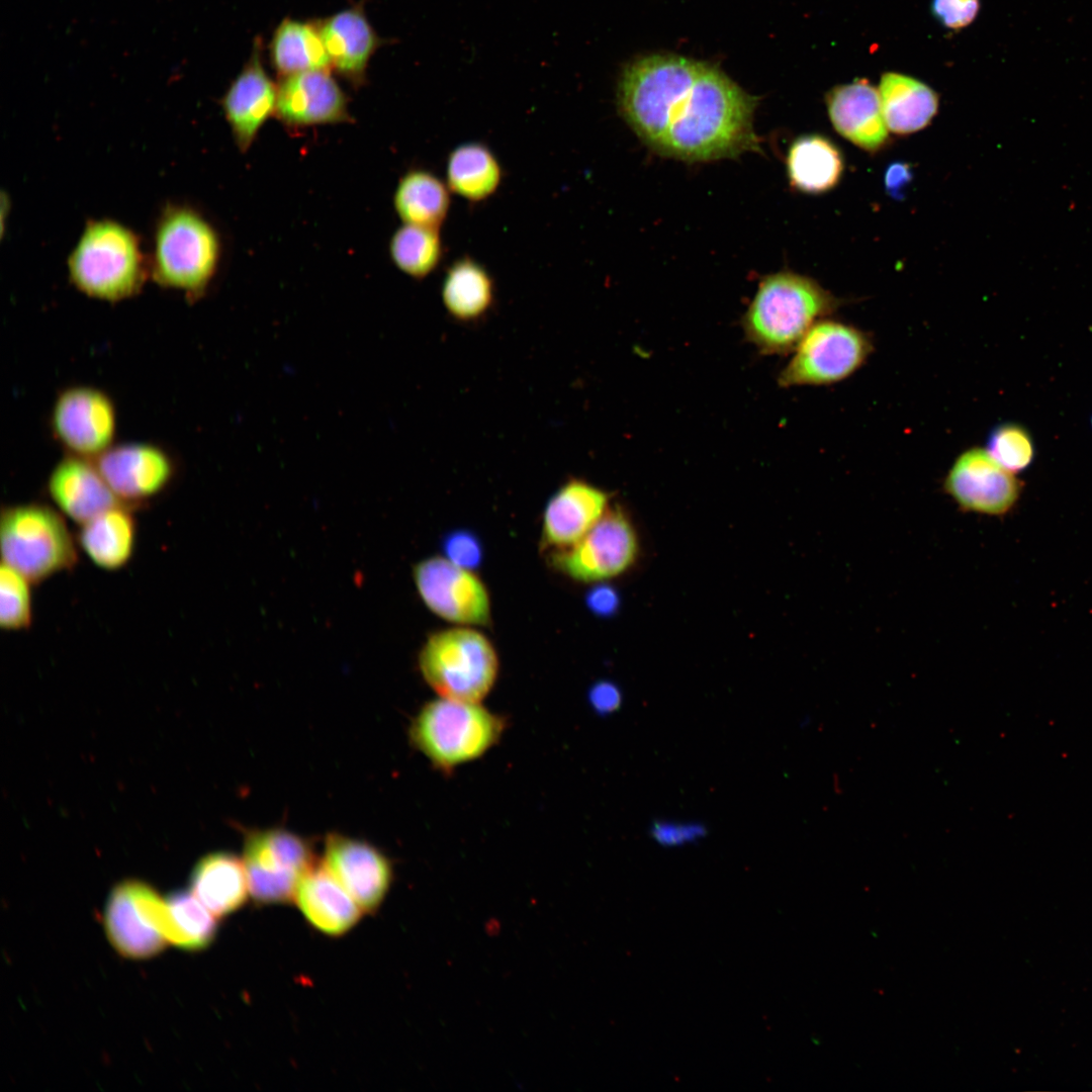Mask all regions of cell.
Returning <instances> with one entry per match:
<instances>
[{"instance_id":"1","label":"cell","mask_w":1092,"mask_h":1092,"mask_svg":"<svg viewBox=\"0 0 1092 1092\" xmlns=\"http://www.w3.org/2000/svg\"><path fill=\"white\" fill-rule=\"evenodd\" d=\"M755 107L754 97L704 64L695 82L671 100L651 150L686 162L760 152L753 128Z\"/></svg>"},{"instance_id":"2","label":"cell","mask_w":1092,"mask_h":1092,"mask_svg":"<svg viewBox=\"0 0 1092 1092\" xmlns=\"http://www.w3.org/2000/svg\"><path fill=\"white\" fill-rule=\"evenodd\" d=\"M843 300L816 280L790 271L765 276L742 317L745 339L762 355L792 353L807 332Z\"/></svg>"},{"instance_id":"3","label":"cell","mask_w":1092,"mask_h":1092,"mask_svg":"<svg viewBox=\"0 0 1092 1092\" xmlns=\"http://www.w3.org/2000/svg\"><path fill=\"white\" fill-rule=\"evenodd\" d=\"M68 265L71 281L81 292L111 302L135 295L148 273L136 237L111 220L86 226Z\"/></svg>"},{"instance_id":"4","label":"cell","mask_w":1092,"mask_h":1092,"mask_svg":"<svg viewBox=\"0 0 1092 1092\" xmlns=\"http://www.w3.org/2000/svg\"><path fill=\"white\" fill-rule=\"evenodd\" d=\"M0 546L2 563L31 583L72 569L78 559L77 541L64 515L41 503L2 508Z\"/></svg>"},{"instance_id":"5","label":"cell","mask_w":1092,"mask_h":1092,"mask_svg":"<svg viewBox=\"0 0 1092 1092\" xmlns=\"http://www.w3.org/2000/svg\"><path fill=\"white\" fill-rule=\"evenodd\" d=\"M505 721L479 703L440 697L414 718L412 743L437 767L449 770L474 760L500 738Z\"/></svg>"},{"instance_id":"6","label":"cell","mask_w":1092,"mask_h":1092,"mask_svg":"<svg viewBox=\"0 0 1092 1092\" xmlns=\"http://www.w3.org/2000/svg\"><path fill=\"white\" fill-rule=\"evenodd\" d=\"M220 254L219 237L202 215L187 207H169L156 230L152 274L161 285L196 299L212 281Z\"/></svg>"},{"instance_id":"7","label":"cell","mask_w":1092,"mask_h":1092,"mask_svg":"<svg viewBox=\"0 0 1092 1092\" xmlns=\"http://www.w3.org/2000/svg\"><path fill=\"white\" fill-rule=\"evenodd\" d=\"M421 673L442 698L480 703L498 673V657L482 633L455 627L429 636L419 655Z\"/></svg>"},{"instance_id":"8","label":"cell","mask_w":1092,"mask_h":1092,"mask_svg":"<svg viewBox=\"0 0 1092 1092\" xmlns=\"http://www.w3.org/2000/svg\"><path fill=\"white\" fill-rule=\"evenodd\" d=\"M703 65L681 57L655 55L625 67L618 82V108L645 146L651 144L672 97L697 78Z\"/></svg>"},{"instance_id":"9","label":"cell","mask_w":1092,"mask_h":1092,"mask_svg":"<svg viewBox=\"0 0 1092 1092\" xmlns=\"http://www.w3.org/2000/svg\"><path fill=\"white\" fill-rule=\"evenodd\" d=\"M874 351L871 336L831 318L818 321L793 351L778 377L780 386L830 385L856 372Z\"/></svg>"},{"instance_id":"10","label":"cell","mask_w":1092,"mask_h":1092,"mask_svg":"<svg viewBox=\"0 0 1092 1092\" xmlns=\"http://www.w3.org/2000/svg\"><path fill=\"white\" fill-rule=\"evenodd\" d=\"M243 856L250 895L259 905L289 903L314 864L308 843L279 828L249 833Z\"/></svg>"},{"instance_id":"11","label":"cell","mask_w":1092,"mask_h":1092,"mask_svg":"<svg viewBox=\"0 0 1092 1092\" xmlns=\"http://www.w3.org/2000/svg\"><path fill=\"white\" fill-rule=\"evenodd\" d=\"M116 413L112 398L102 389L66 387L51 408V433L66 454L95 460L115 444Z\"/></svg>"},{"instance_id":"12","label":"cell","mask_w":1092,"mask_h":1092,"mask_svg":"<svg viewBox=\"0 0 1092 1092\" xmlns=\"http://www.w3.org/2000/svg\"><path fill=\"white\" fill-rule=\"evenodd\" d=\"M638 539L620 509L607 510L593 528L569 548L552 551L551 564L580 582H599L620 575L636 560Z\"/></svg>"},{"instance_id":"13","label":"cell","mask_w":1092,"mask_h":1092,"mask_svg":"<svg viewBox=\"0 0 1092 1092\" xmlns=\"http://www.w3.org/2000/svg\"><path fill=\"white\" fill-rule=\"evenodd\" d=\"M414 580L424 604L442 619L459 625L490 622L488 592L471 569L433 556L414 567Z\"/></svg>"},{"instance_id":"14","label":"cell","mask_w":1092,"mask_h":1092,"mask_svg":"<svg viewBox=\"0 0 1092 1092\" xmlns=\"http://www.w3.org/2000/svg\"><path fill=\"white\" fill-rule=\"evenodd\" d=\"M95 462L115 496L131 508L164 492L177 470L168 451L148 442L113 444Z\"/></svg>"},{"instance_id":"15","label":"cell","mask_w":1092,"mask_h":1092,"mask_svg":"<svg viewBox=\"0 0 1092 1092\" xmlns=\"http://www.w3.org/2000/svg\"><path fill=\"white\" fill-rule=\"evenodd\" d=\"M942 487L963 512L1001 516L1017 502L1021 482L987 449L972 447L956 458Z\"/></svg>"},{"instance_id":"16","label":"cell","mask_w":1092,"mask_h":1092,"mask_svg":"<svg viewBox=\"0 0 1092 1092\" xmlns=\"http://www.w3.org/2000/svg\"><path fill=\"white\" fill-rule=\"evenodd\" d=\"M274 116L292 129L353 120L347 95L324 70L280 77Z\"/></svg>"},{"instance_id":"17","label":"cell","mask_w":1092,"mask_h":1092,"mask_svg":"<svg viewBox=\"0 0 1092 1092\" xmlns=\"http://www.w3.org/2000/svg\"><path fill=\"white\" fill-rule=\"evenodd\" d=\"M324 864L363 912H375L383 902L391 881L387 857L371 844L341 834L328 835Z\"/></svg>"},{"instance_id":"18","label":"cell","mask_w":1092,"mask_h":1092,"mask_svg":"<svg viewBox=\"0 0 1092 1092\" xmlns=\"http://www.w3.org/2000/svg\"><path fill=\"white\" fill-rule=\"evenodd\" d=\"M262 40L255 41L251 57L221 98V107L241 153L252 147L265 122L275 114L277 83L266 73Z\"/></svg>"},{"instance_id":"19","label":"cell","mask_w":1092,"mask_h":1092,"mask_svg":"<svg viewBox=\"0 0 1092 1092\" xmlns=\"http://www.w3.org/2000/svg\"><path fill=\"white\" fill-rule=\"evenodd\" d=\"M46 487L59 512L80 525L122 504L104 480L95 460L76 455L66 454L56 463Z\"/></svg>"},{"instance_id":"20","label":"cell","mask_w":1092,"mask_h":1092,"mask_svg":"<svg viewBox=\"0 0 1092 1092\" xmlns=\"http://www.w3.org/2000/svg\"><path fill=\"white\" fill-rule=\"evenodd\" d=\"M609 494L577 478L569 479L548 500L542 522V546L552 551L577 543L606 513Z\"/></svg>"},{"instance_id":"21","label":"cell","mask_w":1092,"mask_h":1092,"mask_svg":"<svg viewBox=\"0 0 1092 1092\" xmlns=\"http://www.w3.org/2000/svg\"><path fill=\"white\" fill-rule=\"evenodd\" d=\"M316 22L332 71L354 87L363 86L369 62L383 40L370 24L362 2Z\"/></svg>"},{"instance_id":"22","label":"cell","mask_w":1092,"mask_h":1092,"mask_svg":"<svg viewBox=\"0 0 1092 1092\" xmlns=\"http://www.w3.org/2000/svg\"><path fill=\"white\" fill-rule=\"evenodd\" d=\"M825 102L834 129L845 140L869 153L888 145L879 90L870 82L858 79L837 85L826 93Z\"/></svg>"},{"instance_id":"23","label":"cell","mask_w":1092,"mask_h":1092,"mask_svg":"<svg viewBox=\"0 0 1092 1092\" xmlns=\"http://www.w3.org/2000/svg\"><path fill=\"white\" fill-rule=\"evenodd\" d=\"M294 900L305 919L330 936L351 930L363 912L325 864H313L303 875Z\"/></svg>"},{"instance_id":"24","label":"cell","mask_w":1092,"mask_h":1092,"mask_svg":"<svg viewBox=\"0 0 1092 1092\" xmlns=\"http://www.w3.org/2000/svg\"><path fill=\"white\" fill-rule=\"evenodd\" d=\"M77 545L97 567L115 571L131 559L136 542V522L131 507L119 504L80 526Z\"/></svg>"},{"instance_id":"25","label":"cell","mask_w":1092,"mask_h":1092,"mask_svg":"<svg viewBox=\"0 0 1092 1092\" xmlns=\"http://www.w3.org/2000/svg\"><path fill=\"white\" fill-rule=\"evenodd\" d=\"M879 94L889 131L905 135L925 128L938 109V95L927 84L896 72L882 75Z\"/></svg>"},{"instance_id":"26","label":"cell","mask_w":1092,"mask_h":1092,"mask_svg":"<svg viewBox=\"0 0 1092 1092\" xmlns=\"http://www.w3.org/2000/svg\"><path fill=\"white\" fill-rule=\"evenodd\" d=\"M191 891L216 917L238 911L250 894L243 859L229 852L202 857L193 870Z\"/></svg>"},{"instance_id":"27","label":"cell","mask_w":1092,"mask_h":1092,"mask_svg":"<svg viewBox=\"0 0 1092 1092\" xmlns=\"http://www.w3.org/2000/svg\"><path fill=\"white\" fill-rule=\"evenodd\" d=\"M104 925L113 947L128 959L152 958L160 953L168 942L140 913L129 881L118 884L110 893L104 911Z\"/></svg>"},{"instance_id":"28","label":"cell","mask_w":1092,"mask_h":1092,"mask_svg":"<svg viewBox=\"0 0 1092 1092\" xmlns=\"http://www.w3.org/2000/svg\"><path fill=\"white\" fill-rule=\"evenodd\" d=\"M786 166L793 188L807 194H822L838 184L844 162L832 141L820 134H806L791 145Z\"/></svg>"},{"instance_id":"29","label":"cell","mask_w":1092,"mask_h":1092,"mask_svg":"<svg viewBox=\"0 0 1092 1092\" xmlns=\"http://www.w3.org/2000/svg\"><path fill=\"white\" fill-rule=\"evenodd\" d=\"M441 296L447 312L454 320L474 323L493 306L494 281L483 265L468 256L462 257L447 268Z\"/></svg>"},{"instance_id":"30","label":"cell","mask_w":1092,"mask_h":1092,"mask_svg":"<svg viewBox=\"0 0 1092 1092\" xmlns=\"http://www.w3.org/2000/svg\"><path fill=\"white\" fill-rule=\"evenodd\" d=\"M269 56L279 78L307 71L332 72L316 20L284 18L274 30Z\"/></svg>"},{"instance_id":"31","label":"cell","mask_w":1092,"mask_h":1092,"mask_svg":"<svg viewBox=\"0 0 1092 1092\" xmlns=\"http://www.w3.org/2000/svg\"><path fill=\"white\" fill-rule=\"evenodd\" d=\"M503 168L492 151L479 142L455 147L446 161V184L451 192L468 200L481 202L499 188Z\"/></svg>"},{"instance_id":"32","label":"cell","mask_w":1092,"mask_h":1092,"mask_svg":"<svg viewBox=\"0 0 1092 1092\" xmlns=\"http://www.w3.org/2000/svg\"><path fill=\"white\" fill-rule=\"evenodd\" d=\"M450 189L425 169H412L399 179L393 205L402 223L439 229L447 218Z\"/></svg>"},{"instance_id":"33","label":"cell","mask_w":1092,"mask_h":1092,"mask_svg":"<svg viewBox=\"0 0 1092 1092\" xmlns=\"http://www.w3.org/2000/svg\"><path fill=\"white\" fill-rule=\"evenodd\" d=\"M388 249L393 264L415 279L430 275L444 252L439 229L405 223L393 233Z\"/></svg>"},{"instance_id":"34","label":"cell","mask_w":1092,"mask_h":1092,"mask_svg":"<svg viewBox=\"0 0 1092 1092\" xmlns=\"http://www.w3.org/2000/svg\"><path fill=\"white\" fill-rule=\"evenodd\" d=\"M166 902L180 936V948L201 950L211 944L217 933L216 916L192 892H173Z\"/></svg>"},{"instance_id":"35","label":"cell","mask_w":1092,"mask_h":1092,"mask_svg":"<svg viewBox=\"0 0 1092 1092\" xmlns=\"http://www.w3.org/2000/svg\"><path fill=\"white\" fill-rule=\"evenodd\" d=\"M31 582L12 567L0 569V626L5 631H20L32 623Z\"/></svg>"},{"instance_id":"36","label":"cell","mask_w":1092,"mask_h":1092,"mask_svg":"<svg viewBox=\"0 0 1092 1092\" xmlns=\"http://www.w3.org/2000/svg\"><path fill=\"white\" fill-rule=\"evenodd\" d=\"M987 451L1012 473L1025 469L1034 455L1030 435L1015 424H1003L995 428L989 436Z\"/></svg>"},{"instance_id":"37","label":"cell","mask_w":1092,"mask_h":1092,"mask_svg":"<svg viewBox=\"0 0 1092 1092\" xmlns=\"http://www.w3.org/2000/svg\"><path fill=\"white\" fill-rule=\"evenodd\" d=\"M445 557L453 563L472 569L480 564L482 547L477 537L465 530L448 534L443 541Z\"/></svg>"},{"instance_id":"38","label":"cell","mask_w":1092,"mask_h":1092,"mask_svg":"<svg viewBox=\"0 0 1092 1092\" xmlns=\"http://www.w3.org/2000/svg\"><path fill=\"white\" fill-rule=\"evenodd\" d=\"M931 13L944 27L960 30L970 25L980 11V0H931Z\"/></svg>"},{"instance_id":"39","label":"cell","mask_w":1092,"mask_h":1092,"mask_svg":"<svg viewBox=\"0 0 1092 1092\" xmlns=\"http://www.w3.org/2000/svg\"><path fill=\"white\" fill-rule=\"evenodd\" d=\"M650 833L653 839L663 846H680L702 838L705 827L696 823L655 822Z\"/></svg>"},{"instance_id":"40","label":"cell","mask_w":1092,"mask_h":1092,"mask_svg":"<svg viewBox=\"0 0 1092 1092\" xmlns=\"http://www.w3.org/2000/svg\"><path fill=\"white\" fill-rule=\"evenodd\" d=\"M589 699L598 712L607 714L616 711L620 707L622 695L614 684L600 681L592 688Z\"/></svg>"},{"instance_id":"41","label":"cell","mask_w":1092,"mask_h":1092,"mask_svg":"<svg viewBox=\"0 0 1092 1092\" xmlns=\"http://www.w3.org/2000/svg\"><path fill=\"white\" fill-rule=\"evenodd\" d=\"M586 604L590 611L597 615L607 616L612 614L618 606L616 592L607 585H598L586 596Z\"/></svg>"},{"instance_id":"42","label":"cell","mask_w":1092,"mask_h":1092,"mask_svg":"<svg viewBox=\"0 0 1092 1092\" xmlns=\"http://www.w3.org/2000/svg\"><path fill=\"white\" fill-rule=\"evenodd\" d=\"M912 173L907 164H892L885 175V185L889 194L899 198L906 185L911 181Z\"/></svg>"}]
</instances>
